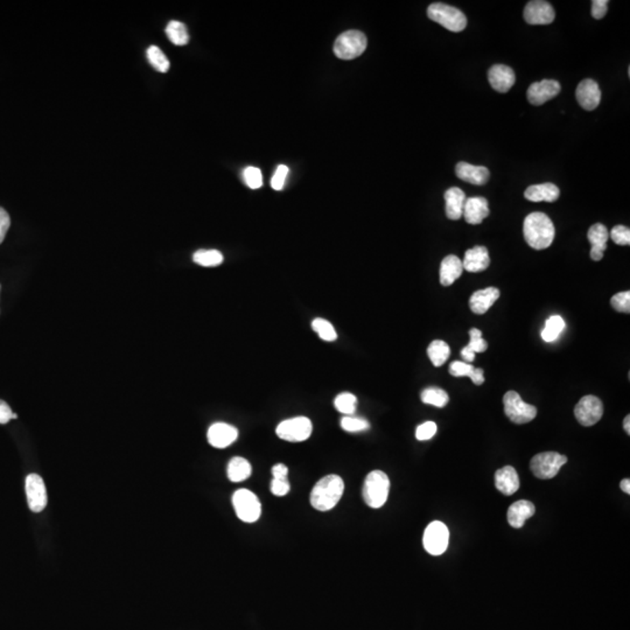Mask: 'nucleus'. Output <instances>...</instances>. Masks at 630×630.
Returning <instances> with one entry per match:
<instances>
[{
	"label": "nucleus",
	"mask_w": 630,
	"mask_h": 630,
	"mask_svg": "<svg viewBox=\"0 0 630 630\" xmlns=\"http://www.w3.org/2000/svg\"><path fill=\"white\" fill-rule=\"evenodd\" d=\"M166 35L175 46H185L190 42V34L186 25L180 21H171L166 27Z\"/></svg>",
	"instance_id": "30"
},
{
	"label": "nucleus",
	"mask_w": 630,
	"mask_h": 630,
	"mask_svg": "<svg viewBox=\"0 0 630 630\" xmlns=\"http://www.w3.org/2000/svg\"><path fill=\"white\" fill-rule=\"evenodd\" d=\"M611 307L614 308L615 311L620 312V313H627V314H628L630 312L629 291L618 293V294L611 296Z\"/></svg>",
	"instance_id": "40"
},
{
	"label": "nucleus",
	"mask_w": 630,
	"mask_h": 630,
	"mask_svg": "<svg viewBox=\"0 0 630 630\" xmlns=\"http://www.w3.org/2000/svg\"><path fill=\"white\" fill-rule=\"evenodd\" d=\"M367 45V37L362 32L347 31L336 39L334 53L342 60H353L365 53Z\"/></svg>",
	"instance_id": "5"
},
{
	"label": "nucleus",
	"mask_w": 630,
	"mask_h": 630,
	"mask_svg": "<svg viewBox=\"0 0 630 630\" xmlns=\"http://www.w3.org/2000/svg\"><path fill=\"white\" fill-rule=\"evenodd\" d=\"M13 419V412L8 403L0 399V424H8Z\"/></svg>",
	"instance_id": "48"
},
{
	"label": "nucleus",
	"mask_w": 630,
	"mask_h": 630,
	"mask_svg": "<svg viewBox=\"0 0 630 630\" xmlns=\"http://www.w3.org/2000/svg\"><path fill=\"white\" fill-rule=\"evenodd\" d=\"M488 201L485 198H468L465 202L463 216L469 224H481L486 217L489 216Z\"/></svg>",
	"instance_id": "19"
},
{
	"label": "nucleus",
	"mask_w": 630,
	"mask_h": 630,
	"mask_svg": "<svg viewBox=\"0 0 630 630\" xmlns=\"http://www.w3.org/2000/svg\"><path fill=\"white\" fill-rule=\"evenodd\" d=\"M236 515L245 523H254L262 515V505L258 498L247 489H238L232 496Z\"/></svg>",
	"instance_id": "6"
},
{
	"label": "nucleus",
	"mask_w": 630,
	"mask_h": 630,
	"mask_svg": "<svg viewBox=\"0 0 630 630\" xmlns=\"http://www.w3.org/2000/svg\"><path fill=\"white\" fill-rule=\"evenodd\" d=\"M244 183L251 190H258L263 186L262 172L257 167H247L243 172Z\"/></svg>",
	"instance_id": "38"
},
{
	"label": "nucleus",
	"mask_w": 630,
	"mask_h": 630,
	"mask_svg": "<svg viewBox=\"0 0 630 630\" xmlns=\"http://www.w3.org/2000/svg\"><path fill=\"white\" fill-rule=\"evenodd\" d=\"M489 83L496 92H508L516 82V77L513 69L505 65H495L488 72Z\"/></svg>",
	"instance_id": "17"
},
{
	"label": "nucleus",
	"mask_w": 630,
	"mask_h": 630,
	"mask_svg": "<svg viewBox=\"0 0 630 630\" xmlns=\"http://www.w3.org/2000/svg\"><path fill=\"white\" fill-rule=\"evenodd\" d=\"M503 405L507 417L518 425L531 422L537 416L536 407L524 402L516 392H508L505 394L503 397Z\"/></svg>",
	"instance_id": "7"
},
{
	"label": "nucleus",
	"mask_w": 630,
	"mask_h": 630,
	"mask_svg": "<svg viewBox=\"0 0 630 630\" xmlns=\"http://www.w3.org/2000/svg\"><path fill=\"white\" fill-rule=\"evenodd\" d=\"M609 236L613 239V242L618 245H629L630 244V230L624 225H615L614 228L611 229Z\"/></svg>",
	"instance_id": "41"
},
{
	"label": "nucleus",
	"mask_w": 630,
	"mask_h": 630,
	"mask_svg": "<svg viewBox=\"0 0 630 630\" xmlns=\"http://www.w3.org/2000/svg\"><path fill=\"white\" fill-rule=\"evenodd\" d=\"M436 433H437V424L433 422H426L422 425L418 426L416 438L420 441L429 440L434 437Z\"/></svg>",
	"instance_id": "43"
},
{
	"label": "nucleus",
	"mask_w": 630,
	"mask_h": 630,
	"mask_svg": "<svg viewBox=\"0 0 630 630\" xmlns=\"http://www.w3.org/2000/svg\"><path fill=\"white\" fill-rule=\"evenodd\" d=\"M463 272V261L454 254L446 256L440 266V283L443 286L451 285L461 277Z\"/></svg>",
	"instance_id": "27"
},
{
	"label": "nucleus",
	"mask_w": 630,
	"mask_h": 630,
	"mask_svg": "<svg viewBox=\"0 0 630 630\" xmlns=\"http://www.w3.org/2000/svg\"><path fill=\"white\" fill-rule=\"evenodd\" d=\"M289 172V170L287 166H285V165L278 166L277 170L274 172V176H272V180H271V186L274 190H281L284 188L285 180L287 178Z\"/></svg>",
	"instance_id": "44"
},
{
	"label": "nucleus",
	"mask_w": 630,
	"mask_h": 630,
	"mask_svg": "<svg viewBox=\"0 0 630 630\" xmlns=\"http://www.w3.org/2000/svg\"><path fill=\"white\" fill-rule=\"evenodd\" d=\"M26 495L28 507L33 513H41L46 508L48 498L45 482L38 474H30L26 478Z\"/></svg>",
	"instance_id": "12"
},
{
	"label": "nucleus",
	"mask_w": 630,
	"mask_h": 630,
	"mask_svg": "<svg viewBox=\"0 0 630 630\" xmlns=\"http://www.w3.org/2000/svg\"><path fill=\"white\" fill-rule=\"evenodd\" d=\"M565 328V321L560 315H553L547 320L545 327L540 333L545 342H553L559 338L562 329Z\"/></svg>",
	"instance_id": "31"
},
{
	"label": "nucleus",
	"mask_w": 630,
	"mask_h": 630,
	"mask_svg": "<svg viewBox=\"0 0 630 630\" xmlns=\"http://www.w3.org/2000/svg\"><path fill=\"white\" fill-rule=\"evenodd\" d=\"M272 475H274V478H277V480H287L289 468L283 463H277L272 467Z\"/></svg>",
	"instance_id": "49"
},
{
	"label": "nucleus",
	"mask_w": 630,
	"mask_h": 630,
	"mask_svg": "<svg viewBox=\"0 0 630 630\" xmlns=\"http://www.w3.org/2000/svg\"><path fill=\"white\" fill-rule=\"evenodd\" d=\"M390 490V480L382 471H374L367 475L363 485V500L370 508L378 509L387 502Z\"/></svg>",
	"instance_id": "3"
},
{
	"label": "nucleus",
	"mask_w": 630,
	"mask_h": 630,
	"mask_svg": "<svg viewBox=\"0 0 630 630\" xmlns=\"http://www.w3.org/2000/svg\"><path fill=\"white\" fill-rule=\"evenodd\" d=\"M456 174L460 180L465 183H469L476 186H483L489 180V170L485 166H474L471 163H458L456 167Z\"/></svg>",
	"instance_id": "18"
},
{
	"label": "nucleus",
	"mask_w": 630,
	"mask_h": 630,
	"mask_svg": "<svg viewBox=\"0 0 630 630\" xmlns=\"http://www.w3.org/2000/svg\"><path fill=\"white\" fill-rule=\"evenodd\" d=\"M194 262L205 267H214L223 263V254L217 250H198L193 254Z\"/></svg>",
	"instance_id": "33"
},
{
	"label": "nucleus",
	"mask_w": 630,
	"mask_h": 630,
	"mask_svg": "<svg viewBox=\"0 0 630 630\" xmlns=\"http://www.w3.org/2000/svg\"><path fill=\"white\" fill-rule=\"evenodd\" d=\"M536 508L534 503L529 501H517L508 509V522L513 528L520 529L525 524V520L535 515Z\"/></svg>",
	"instance_id": "25"
},
{
	"label": "nucleus",
	"mask_w": 630,
	"mask_h": 630,
	"mask_svg": "<svg viewBox=\"0 0 630 630\" xmlns=\"http://www.w3.org/2000/svg\"><path fill=\"white\" fill-rule=\"evenodd\" d=\"M312 328L323 341L333 342L338 338V334H336L334 327L328 320L323 319V318H316L312 323Z\"/></svg>",
	"instance_id": "34"
},
{
	"label": "nucleus",
	"mask_w": 630,
	"mask_h": 630,
	"mask_svg": "<svg viewBox=\"0 0 630 630\" xmlns=\"http://www.w3.org/2000/svg\"><path fill=\"white\" fill-rule=\"evenodd\" d=\"M422 402L436 407H445L449 402L447 392L440 387H427L420 395Z\"/></svg>",
	"instance_id": "32"
},
{
	"label": "nucleus",
	"mask_w": 630,
	"mask_h": 630,
	"mask_svg": "<svg viewBox=\"0 0 630 630\" xmlns=\"http://www.w3.org/2000/svg\"><path fill=\"white\" fill-rule=\"evenodd\" d=\"M469 336H471V341L467 346L469 349L473 350L475 354L486 352L488 345H487L486 340L482 338V332L478 328H471L469 331Z\"/></svg>",
	"instance_id": "39"
},
{
	"label": "nucleus",
	"mask_w": 630,
	"mask_h": 630,
	"mask_svg": "<svg viewBox=\"0 0 630 630\" xmlns=\"http://www.w3.org/2000/svg\"><path fill=\"white\" fill-rule=\"evenodd\" d=\"M461 356H463V361H466V363H471V362H473L475 360L474 352L469 349L468 347H465V348L461 350Z\"/></svg>",
	"instance_id": "51"
},
{
	"label": "nucleus",
	"mask_w": 630,
	"mask_h": 630,
	"mask_svg": "<svg viewBox=\"0 0 630 630\" xmlns=\"http://www.w3.org/2000/svg\"><path fill=\"white\" fill-rule=\"evenodd\" d=\"M369 426H370L369 423L365 419H362V418L347 416V417H343L341 419L342 429H345L347 432H362V431L368 429Z\"/></svg>",
	"instance_id": "37"
},
{
	"label": "nucleus",
	"mask_w": 630,
	"mask_h": 630,
	"mask_svg": "<svg viewBox=\"0 0 630 630\" xmlns=\"http://www.w3.org/2000/svg\"><path fill=\"white\" fill-rule=\"evenodd\" d=\"M576 97L581 108L585 110L592 111L599 107L600 101H601V92H600L599 84L596 81L591 79L581 81L577 87Z\"/></svg>",
	"instance_id": "15"
},
{
	"label": "nucleus",
	"mask_w": 630,
	"mask_h": 630,
	"mask_svg": "<svg viewBox=\"0 0 630 630\" xmlns=\"http://www.w3.org/2000/svg\"><path fill=\"white\" fill-rule=\"evenodd\" d=\"M608 10L607 0H593L592 16L594 19H602Z\"/></svg>",
	"instance_id": "46"
},
{
	"label": "nucleus",
	"mask_w": 630,
	"mask_h": 630,
	"mask_svg": "<svg viewBox=\"0 0 630 630\" xmlns=\"http://www.w3.org/2000/svg\"><path fill=\"white\" fill-rule=\"evenodd\" d=\"M18 418V414H13V419H17Z\"/></svg>",
	"instance_id": "54"
},
{
	"label": "nucleus",
	"mask_w": 630,
	"mask_h": 630,
	"mask_svg": "<svg viewBox=\"0 0 630 630\" xmlns=\"http://www.w3.org/2000/svg\"><path fill=\"white\" fill-rule=\"evenodd\" d=\"M446 201V216L452 221H458L463 217V207L466 202V195L463 190L452 187L445 193Z\"/></svg>",
	"instance_id": "24"
},
{
	"label": "nucleus",
	"mask_w": 630,
	"mask_h": 630,
	"mask_svg": "<svg viewBox=\"0 0 630 630\" xmlns=\"http://www.w3.org/2000/svg\"><path fill=\"white\" fill-rule=\"evenodd\" d=\"M475 368L471 363L463 361H454L449 365V374L454 377H471Z\"/></svg>",
	"instance_id": "42"
},
{
	"label": "nucleus",
	"mask_w": 630,
	"mask_h": 630,
	"mask_svg": "<svg viewBox=\"0 0 630 630\" xmlns=\"http://www.w3.org/2000/svg\"><path fill=\"white\" fill-rule=\"evenodd\" d=\"M251 473L252 467L247 459L235 456L229 461L228 478L232 482H243L247 478H250Z\"/></svg>",
	"instance_id": "28"
},
{
	"label": "nucleus",
	"mask_w": 630,
	"mask_h": 630,
	"mask_svg": "<svg viewBox=\"0 0 630 630\" xmlns=\"http://www.w3.org/2000/svg\"><path fill=\"white\" fill-rule=\"evenodd\" d=\"M623 429L626 431L627 434H630V416H627L623 422Z\"/></svg>",
	"instance_id": "53"
},
{
	"label": "nucleus",
	"mask_w": 630,
	"mask_h": 630,
	"mask_svg": "<svg viewBox=\"0 0 630 630\" xmlns=\"http://www.w3.org/2000/svg\"><path fill=\"white\" fill-rule=\"evenodd\" d=\"M471 378L475 385H482L485 383V375H483L482 369L475 368Z\"/></svg>",
	"instance_id": "50"
},
{
	"label": "nucleus",
	"mask_w": 630,
	"mask_h": 630,
	"mask_svg": "<svg viewBox=\"0 0 630 630\" xmlns=\"http://www.w3.org/2000/svg\"><path fill=\"white\" fill-rule=\"evenodd\" d=\"M524 196L531 202H554L560 196V190L553 183H542V185H532L525 190Z\"/></svg>",
	"instance_id": "26"
},
{
	"label": "nucleus",
	"mask_w": 630,
	"mask_h": 630,
	"mask_svg": "<svg viewBox=\"0 0 630 630\" xmlns=\"http://www.w3.org/2000/svg\"><path fill=\"white\" fill-rule=\"evenodd\" d=\"M209 444L215 448H225L234 444L238 438V431L225 423H216L208 429Z\"/></svg>",
	"instance_id": "16"
},
{
	"label": "nucleus",
	"mask_w": 630,
	"mask_h": 630,
	"mask_svg": "<svg viewBox=\"0 0 630 630\" xmlns=\"http://www.w3.org/2000/svg\"><path fill=\"white\" fill-rule=\"evenodd\" d=\"M427 355L434 367H441L451 355V348L443 340H434L427 348Z\"/></svg>",
	"instance_id": "29"
},
{
	"label": "nucleus",
	"mask_w": 630,
	"mask_h": 630,
	"mask_svg": "<svg viewBox=\"0 0 630 630\" xmlns=\"http://www.w3.org/2000/svg\"><path fill=\"white\" fill-rule=\"evenodd\" d=\"M10 225H11L10 215L4 208L0 207V244L4 242L5 236L8 234Z\"/></svg>",
	"instance_id": "47"
},
{
	"label": "nucleus",
	"mask_w": 630,
	"mask_h": 630,
	"mask_svg": "<svg viewBox=\"0 0 630 630\" xmlns=\"http://www.w3.org/2000/svg\"><path fill=\"white\" fill-rule=\"evenodd\" d=\"M345 491V482L338 475H327L315 483L311 491V505L319 511H329L338 505Z\"/></svg>",
	"instance_id": "2"
},
{
	"label": "nucleus",
	"mask_w": 630,
	"mask_h": 630,
	"mask_svg": "<svg viewBox=\"0 0 630 630\" xmlns=\"http://www.w3.org/2000/svg\"><path fill=\"white\" fill-rule=\"evenodd\" d=\"M562 90L560 83L554 80H543L540 82L532 83L528 89L529 102L532 105H542L544 103L549 102L550 99H554L558 95Z\"/></svg>",
	"instance_id": "14"
},
{
	"label": "nucleus",
	"mask_w": 630,
	"mask_h": 630,
	"mask_svg": "<svg viewBox=\"0 0 630 630\" xmlns=\"http://www.w3.org/2000/svg\"><path fill=\"white\" fill-rule=\"evenodd\" d=\"M567 463V458L559 453H539L530 461V469L536 478L549 480L558 474L560 468Z\"/></svg>",
	"instance_id": "8"
},
{
	"label": "nucleus",
	"mask_w": 630,
	"mask_h": 630,
	"mask_svg": "<svg viewBox=\"0 0 630 630\" xmlns=\"http://www.w3.org/2000/svg\"><path fill=\"white\" fill-rule=\"evenodd\" d=\"M427 17L448 31L459 33L467 26V18L459 8L443 3H434L427 8Z\"/></svg>",
	"instance_id": "4"
},
{
	"label": "nucleus",
	"mask_w": 630,
	"mask_h": 630,
	"mask_svg": "<svg viewBox=\"0 0 630 630\" xmlns=\"http://www.w3.org/2000/svg\"><path fill=\"white\" fill-rule=\"evenodd\" d=\"M524 238L535 250H544L553 242L556 230L550 217L547 214L531 213L524 221Z\"/></svg>",
	"instance_id": "1"
},
{
	"label": "nucleus",
	"mask_w": 630,
	"mask_h": 630,
	"mask_svg": "<svg viewBox=\"0 0 630 630\" xmlns=\"http://www.w3.org/2000/svg\"><path fill=\"white\" fill-rule=\"evenodd\" d=\"M146 55H148V62L152 65L153 68L156 69L160 72H168V69L171 67V63H170L167 57L163 54V50H160L159 47H148Z\"/></svg>",
	"instance_id": "35"
},
{
	"label": "nucleus",
	"mask_w": 630,
	"mask_h": 630,
	"mask_svg": "<svg viewBox=\"0 0 630 630\" xmlns=\"http://www.w3.org/2000/svg\"><path fill=\"white\" fill-rule=\"evenodd\" d=\"M620 487H621V489H622V491H624V493L628 494V495H629V494H630V480H629V478H624V480H622V481H621V485H620Z\"/></svg>",
	"instance_id": "52"
},
{
	"label": "nucleus",
	"mask_w": 630,
	"mask_h": 630,
	"mask_svg": "<svg viewBox=\"0 0 630 630\" xmlns=\"http://www.w3.org/2000/svg\"><path fill=\"white\" fill-rule=\"evenodd\" d=\"M602 414L604 404L596 396H585L574 409V416L577 418L578 422L586 427L596 425L602 418Z\"/></svg>",
	"instance_id": "11"
},
{
	"label": "nucleus",
	"mask_w": 630,
	"mask_h": 630,
	"mask_svg": "<svg viewBox=\"0 0 630 630\" xmlns=\"http://www.w3.org/2000/svg\"><path fill=\"white\" fill-rule=\"evenodd\" d=\"M495 486L505 495H513L520 489V478L516 469L511 466H505L495 473Z\"/></svg>",
	"instance_id": "23"
},
{
	"label": "nucleus",
	"mask_w": 630,
	"mask_h": 630,
	"mask_svg": "<svg viewBox=\"0 0 630 630\" xmlns=\"http://www.w3.org/2000/svg\"><path fill=\"white\" fill-rule=\"evenodd\" d=\"M312 422L306 417H296L281 422L276 429L278 437L289 443H301L311 437Z\"/></svg>",
	"instance_id": "9"
},
{
	"label": "nucleus",
	"mask_w": 630,
	"mask_h": 630,
	"mask_svg": "<svg viewBox=\"0 0 630 630\" xmlns=\"http://www.w3.org/2000/svg\"><path fill=\"white\" fill-rule=\"evenodd\" d=\"M554 18V8L544 0L529 1L524 8V19L530 25H549L553 23Z\"/></svg>",
	"instance_id": "13"
},
{
	"label": "nucleus",
	"mask_w": 630,
	"mask_h": 630,
	"mask_svg": "<svg viewBox=\"0 0 630 630\" xmlns=\"http://www.w3.org/2000/svg\"><path fill=\"white\" fill-rule=\"evenodd\" d=\"M490 264L489 254L487 247H474L466 251L465 258L463 261V270L468 272H482L488 269Z\"/></svg>",
	"instance_id": "22"
},
{
	"label": "nucleus",
	"mask_w": 630,
	"mask_h": 630,
	"mask_svg": "<svg viewBox=\"0 0 630 630\" xmlns=\"http://www.w3.org/2000/svg\"><path fill=\"white\" fill-rule=\"evenodd\" d=\"M291 487H289V480H277L274 478L271 481V491L276 496H285L289 494Z\"/></svg>",
	"instance_id": "45"
},
{
	"label": "nucleus",
	"mask_w": 630,
	"mask_h": 630,
	"mask_svg": "<svg viewBox=\"0 0 630 630\" xmlns=\"http://www.w3.org/2000/svg\"><path fill=\"white\" fill-rule=\"evenodd\" d=\"M334 405L336 410L346 416H352L355 414L357 407L356 396H354L350 392H343L336 396L334 400Z\"/></svg>",
	"instance_id": "36"
},
{
	"label": "nucleus",
	"mask_w": 630,
	"mask_h": 630,
	"mask_svg": "<svg viewBox=\"0 0 630 630\" xmlns=\"http://www.w3.org/2000/svg\"><path fill=\"white\" fill-rule=\"evenodd\" d=\"M449 543V531L443 522L434 520L427 525L423 537L425 550L432 556H440L447 550Z\"/></svg>",
	"instance_id": "10"
},
{
	"label": "nucleus",
	"mask_w": 630,
	"mask_h": 630,
	"mask_svg": "<svg viewBox=\"0 0 630 630\" xmlns=\"http://www.w3.org/2000/svg\"><path fill=\"white\" fill-rule=\"evenodd\" d=\"M587 238H589V243L592 244L591 258L596 262H599L604 257V251L607 249V242L609 238L607 228L604 227V224H594L587 232Z\"/></svg>",
	"instance_id": "20"
},
{
	"label": "nucleus",
	"mask_w": 630,
	"mask_h": 630,
	"mask_svg": "<svg viewBox=\"0 0 630 630\" xmlns=\"http://www.w3.org/2000/svg\"><path fill=\"white\" fill-rule=\"evenodd\" d=\"M500 289L496 287H487L473 293L469 300V307L475 314H485L500 298Z\"/></svg>",
	"instance_id": "21"
}]
</instances>
